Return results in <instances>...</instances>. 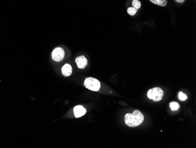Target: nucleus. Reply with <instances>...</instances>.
<instances>
[{"label":"nucleus","mask_w":196,"mask_h":148,"mask_svg":"<svg viewBox=\"0 0 196 148\" xmlns=\"http://www.w3.org/2000/svg\"><path fill=\"white\" fill-rule=\"evenodd\" d=\"M127 11V13H128L130 16H135V15L137 13V12H138V10L136 9L135 8H134L133 7H131L128 8Z\"/></svg>","instance_id":"obj_9"},{"label":"nucleus","mask_w":196,"mask_h":148,"mask_svg":"<svg viewBox=\"0 0 196 148\" xmlns=\"http://www.w3.org/2000/svg\"><path fill=\"white\" fill-rule=\"evenodd\" d=\"M65 57V52L61 47L55 48L52 52V59L53 61L59 62L62 61Z\"/></svg>","instance_id":"obj_4"},{"label":"nucleus","mask_w":196,"mask_h":148,"mask_svg":"<svg viewBox=\"0 0 196 148\" xmlns=\"http://www.w3.org/2000/svg\"><path fill=\"white\" fill-rule=\"evenodd\" d=\"M75 62L78 68L82 69H85L88 65V60L86 59V57L84 56L78 57L75 60Z\"/></svg>","instance_id":"obj_5"},{"label":"nucleus","mask_w":196,"mask_h":148,"mask_svg":"<svg viewBox=\"0 0 196 148\" xmlns=\"http://www.w3.org/2000/svg\"><path fill=\"white\" fill-rule=\"evenodd\" d=\"M74 112L76 118H80L85 115L86 113V110L81 105L77 106L74 108Z\"/></svg>","instance_id":"obj_6"},{"label":"nucleus","mask_w":196,"mask_h":148,"mask_svg":"<svg viewBox=\"0 0 196 148\" xmlns=\"http://www.w3.org/2000/svg\"><path fill=\"white\" fill-rule=\"evenodd\" d=\"M175 1L178 3H180V4H182L183 3H184L185 1V0H175Z\"/></svg>","instance_id":"obj_13"},{"label":"nucleus","mask_w":196,"mask_h":148,"mask_svg":"<svg viewBox=\"0 0 196 148\" xmlns=\"http://www.w3.org/2000/svg\"><path fill=\"white\" fill-rule=\"evenodd\" d=\"M72 72V69L70 64H65L62 68V73L64 76H70L71 75Z\"/></svg>","instance_id":"obj_7"},{"label":"nucleus","mask_w":196,"mask_h":148,"mask_svg":"<svg viewBox=\"0 0 196 148\" xmlns=\"http://www.w3.org/2000/svg\"><path fill=\"white\" fill-rule=\"evenodd\" d=\"M178 98H179V99L181 101H185L187 99V95L185 94H184L183 92L180 91L178 93Z\"/></svg>","instance_id":"obj_12"},{"label":"nucleus","mask_w":196,"mask_h":148,"mask_svg":"<svg viewBox=\"0 0 196 148\" xmlns=\"http://www.w3.org/2000/svg\"><path fill=\"white\" fill-rule=\"evenodd\" d=\"M170 107L172 111H177L179 109L180 105L177 102H171L170 103Z\"/></svg>","instance_id":"obj_10"},{"label":"nucleus","mask_w":196,"mask_h":148,"mask_svg":"<svg viewBox=\"0 0 196 148\" xmlns=\"http://www.w3.org/2000/svg\"><path fill=\"white\" fill-rule=\"evenodd\" d=\"M152 3L161 6V7H166L167 4V0H149Z\"/></svg>","instance_id":"obj_8"},{"label":"nucleus","mask_w":196,"mask_h":148,"mask_svg":"<svg viewBox=\"0 0 196 148\" xmlns=\"http://www.w3.org/2000/svg\"><path fill=\"white\" fill-rule=\"evenodd\" d=\"M144 120V116L141 111L136 110L133 113H127L124 116V122L129 127H136L141 125Z\"/></svg>","instance_id":"obj_1"},{"label":"nucleus","mask_w":196,"mask_h":148,"mask_svg":"<svg viewBox=\"0 0 196 148\" xmlns=\"http://www.w3.org/2000/svg\"><path fill=\"white\" fill-rule=\"evenodd\" d=\"M85 86L92 91H97L100 88V83L99 80L93 77H88L84 81Z\"/></svg>","instance_id":"obj_3"},{"label":"nucleus","mask_w":196,"mask_h":148,"mask_svg":"<svg viewBox=\"0 0 196 148\" xmlns=\"http://www.w3.org/2000/svg\"><path fill=\"white\" fill-rule=\"evenodd\" d=\"M132 6L134 8L138 10L141 7V3L139 0H133L132 1Z\"/></svg>","instance_id":"obj_11"},{"label":"nucleus","mask_w":196,"mask_h":148,"mask_svg":"<svg viewBox=\"0 0 196 148\" xmlns=\"http://www.w3.org/2000/svg\"><path fill=\"white\" fill-rule=\"evenodd\" d=\"M164 95L163 90L160 87H155L150 89L148 92V97L155 102L160 101Z\"/></svg>","instance_id":"obj_2"}]
</instances>
